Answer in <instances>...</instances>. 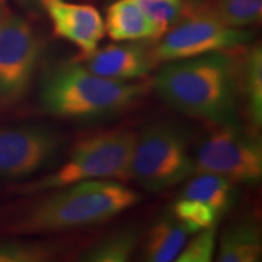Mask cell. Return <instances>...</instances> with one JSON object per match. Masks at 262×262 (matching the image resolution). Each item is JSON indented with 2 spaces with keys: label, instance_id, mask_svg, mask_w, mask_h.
I'll list each match as a JSON object with an SVG mask.
<instances>
[{
  "label": "cell",
  "instance_id": "cell-10",
  "mask_svg": "<svg viewBox=\"0 0 262 262\" xmlns=\"http://www.w3.org/2000/svg\"><path fill=\"white\" fill-rule=\"evenodd\" d=\"M55 34L72 42L84 54H93L104 35L102 16L94 6L66 0H41Z\"/></svg>",
  "mask_w": 262,
  "mask_h": 262
},
{
  "label": "cell",
  "instance_id": "cell-6",
  "mask_svg": "<svg viewBox=\"0 0 262 262\" xmlns=\"http://www.w3.org/2000/svg\"><path fill=\"white\" fill-rule=\"evenodd\" d=\"M194 172L215 173L234 183L256 185L262 179V143L241 125H222L193 155Z\"/></svg>",
  "mask_w": 262,
  "mask_h": 262
},
{
  "label": "cell",
  "instance_id": "cell-3",
  "mask_svg": "<svg viewBox=\"0 0 262 262\" xmlns=\"http://www.w3.org/2000/svg\"><path fill=\"white\" fill-rule=\"evenodd\" d=\"M145 93L143 84L107 79L72 62L45 75L39 100L42 110L51 116L85 120L122 112Z\"/></svg>",
  "mask_w": 262,
  "mask_h": 262
},
{
  "label": "cell",
  "instance_id": "cell-12",
  "mask_svg": "<svg viewBox=\"0 0 262 262\" xmlns=\"http://www.w3.org/2000/svg\"><path fill=\"white\" fill-rule=\"evenodd\" d=\"M104 32L114 41L160 38V32L135 0H117L108 6Z\"/></svg>",
  "mask_w": 262,
  "mask_h": 262
},
{
  "label": "cell",
  "instance_id": "cell-9",
  "mask_svg": "<svg viewBox=\"0 0 262 262\" xmlns=\"http://www.w3.org/2000/svg\"><path fill=\"white\" fill-rule=\"evenodd\" d=\"M64 136L39 124L0 126V181H21L60 159Z\"/></svg>",
  "mask_w": 262,
  "mask_h": 262
},
{
  "label": "cell",
  "instance_id": "cell-8",
  "mask_svg": "<svg viewBox=\"0 0 262 262\" xmlns=\"http://www.w3.org/2000/svg\"><path fill=\"white\" fill-rule=\"evenodd\" d=\"M160 38L152 49V56L156 62H171L245 47L253 40L254 33L228 27L211 16L193 12Z\"/></svg>",
  "mask_w": 262,
  "mask_h": 262
},
{
  "label": "cell",
  "instance_id": "cell-5",
  "mask_svg": "<svg viewBox=\"0 0 262 262\" xmlns=\"http://www.w3.org/2000/svg\"><path fill=\"white\" fill-rule=\"evenodd\" d=\"M193 172L188 135L178 124L156 123L136 135L130 178L140 187L159 193L185 182Z\"/></svg>",
  "mask_w": 262,
  "mask_h": 262
},
{
  "label": "cell",
  "instance_id": "cell-4",
  "mask_svg": "<svg viewBox=\"0 0 262 262\" xmlns=\"http://www.w3.org/2000/svg\"><path fill=\"white\" fill-rule=\"evenodd\" d=\"M136 134L108 131L77 143L61 166L44 178L21 187L24 193L54 191L77 182L95 180H126Z\"/></svg>",
  "mask_w": 262,
  "mask_h": 262
},
{
  "label": "cell",
  "instance_id": "cell-13",
  "mask_svg": "<svg viewBox=\"0 0 262 262\" xmlns=\"http://www.w3.org/2000/svg\"><path fill=\"white\" fill-rule=\"evenodd\" d=\"M262 256V234L256 221L241 219L222 232L217 249L219 262H257Z\"/></svg>",
  "mask_w": 262,
  "mask_h": 262
},
{
  "label": "cell",
  "instance_id": "cell-11",
  "mask_svg": "<svg viewBox=\"0 0 262 262\" xmlns=\"http://www.w3.org/2000/svg\"><path fill=\"white\" fill-rule=\"evenodd\" d=\"M83 63V62H81ZM156 63L152 50L137 41H122L85 56L86 70L107 79L131 81L146 77Z\"/></svg>",
  "mask_w": 262,
  "mask_h": 262
},
{
  "label": "cell",
  "instance_id": "cell-23",
  "mask_svg": "<svg viewBox=\"0 0 262 262\" xmlns=\"http://www.w3.org/2000/svg\"><path fill=\"white\" fill-rule=\"evenodd\" d=\"M3 14H4V10H3V6H2V4H0V16H2Z\"/></svg>",
  "mask_w": 262,
  "mask_h": 262
},
{
  "label": "cell",
  "instance_id": "cell-22",
  "mask_svg": "<svg viewBox=\"0 0 262 262\" xmlns=\"http://www.w3.org/2000/svg\"><path fill=\"white\" fill-rule=\"evenodd\" d=\"M217 245L216 227L203 229L195 233L183 245L181 253L176 257L178 262H209L214 257Z\"/></svg>",
  "mask_w": 262,
  "mask_h": 262
},
{
  "label": "cell",
  "instance_id": "cell-18",
  "mask_svg": "<svg viewBox=\"0 0 262 262\" xmlns=\"http://www.w3.org/2000/svg\"><path fill=\"white\" fill-rule=\"evenodd\" d=\"M193 12L211 16L228 27L247 28L261 21L262 0H209L196 3Z\"/></svg>",
  "mask_w": 262,
  "mask_h": 262
},
{
  "label": "cell",
  "instance_id": "cell-7",
  "mask_svg": "<svg viewBox=\"0 0 262 262\" xmlns=\"http://www.w3.org/2000/svg\"><path fill=\"white\" fill-rule=\"evenodd\" d=\"M40 56L41 40L27 19L5 12L0 16V108L25 97Z\"/></svg>",
  "mask_w": 262,
  "mask_h": 262
},
{
  "label": "cell",
  "instance_id": "cell-17",
  "mask_svg": "<svg viewBox=\"0 0 262 262\" xmlns=\"http://www.w3.org/2000/svg\"><path fill=\"white\" fill-rule=\"evenodd\" d=\"M141 229L129 226L112 232L80 255L83 262H126L139 247Z\"/></svg>",
  "mask_w": 262,
  "mask_h": 262
},
{
  "label": "cell",
  "instance_id": "cell-14",
  "mask_svg": "<svg viewBox=\"0 0 262 262\" xmlns=\"http://www.w3.org/2000/svg\"><path fill=\"white\" fill-rule=\"evenodd\" d=\"M189 232L172 214L153 224L145 241L143 256L149 262H172L181 253Z\"/></svg>",
  "mask_w": 262,
  "mask_h": 262
},
{
  "label": "cell",
  "instance_id": "cell-2",
  "mask_svg": "<svg viewBox=\"0 0 262 262\" xmlns=\"http://www.w3.org/2000/svg\"><path fill=\"white\" fill-rule=\"evenodd\" d=\"M140 194L114 180L77 182L54 189L15 219L9 229L45 234L101 224L140 202Z\"/></svg>",
  "mask_w": 262,
  "mask_h": 262
},
{
  "label": "cell",
  "instance_id": "cell-19",
  "mask_svg": "<svg viewBox=\"0 0 262 262\" xmlns=\"http://www.w3.org/2000/svg\"><path fill=\"white\" fill-rule=\"evenodd\" d=\"M160 32V37L191 15L196 3L191 0H135Z\"/></svg>",
  "mask_w": 262,
  "mask_h": 262
},
{
  "label": "cell",
  "instance_id": "cell-21",
  "mask_svg": "<svg viewBox=\"0 0 262 262\" xmlns=\"http://www.w3.org/2000/svg\"><path fill=\"white\" fill-rule=\"evenodd\" d=\"M61 248L44 242H0V262H45L57 256Z\"/></svg>",
  "mask_w": 262,
  "mask_h": 262
},
{
  "label": "cell",
  "instance_id": "cell-20",
  "mask_svg": "<svg viewBox=\"0 0 262 262\" xmlns=\"http://www.w3.org/2000/svg\"><path fill=\"white\" fill-rule=\"evenodd\" d=\"M171 214L185 226L189 233L216 227L220 215L204 203L180 196L173 203Z\"/></svg>",
  "mask_w": 262,
  "mask_h": 262
},
{
  "label": "cell",
  "instance_id": "cell-1",
  "mask_svg": "<svg viewBox=\"0 0 262 262\" xmlns=\"http://www.w3.org/2000/svg\"><path fill=\"white\" fill-rule=\"evenodd\" d=\"M226 52L166 62L153 81L156 93L185 116L241 125L238 64Z\"/></svg>",
  "mask_w": 262,
  "mask_h": 262
},
{
  "label": "cell",
  "instance_id": "cell-15",
  "mask_svg": "<svg viewBox=\"0 0 262 262\" xmlns=\"http://www.w3.org/2000/svg\"><path fill=\"white\" fill-rule=\"evenodd\" d=\"M238 85L241 100L245 102L249 120L255 129L262 125V49L255 44L245 52L238 64Z\"/></svg>",
  "mask_w": 262,
  "mask_h": 262
},
{
  "label": "cell",
  "instance_id": "cell-16",
  "mask_svg": "<svg viewBox=\"0 0 262 262\" xmlns=\"http://www.w3.org/2000/svg\"><path fill=\"white\" fill-rule=\"evenodd\" d=\"M181 196L204 203L219 215L224 216L237 203L238 189L234 182L224 176L215 173H196L186 183Z\"/></svg>",
  "mask_w": 262,
  "mask_h": 262
},
{
  "label": "cell",
  "instance_id": "cell-24",
  "mask_svg": "<svg viewBox=\"0 0 262 262\" xmlns=\"http://www.w3.org/2000/svg\"><path fill=\"white\" fill-rule=\"evenodd\" d=\"M33 2H35V3H38V4H40L41 0H33Z\"/></svg>",
  "mask_w": 262,
  "mask_h": 262
}]
</instances>
